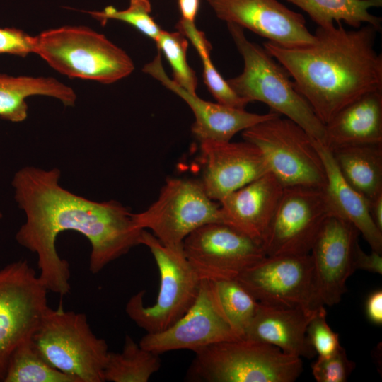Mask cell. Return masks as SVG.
Here are the masks:
<instances>
[{"label": "cell", "instance_id": "9a60e30c", "mask_svg": "<svg viewBox=\"0 0 382 382\" xmlns=\"http://www.w3.org/2000/svg\"><path fill=\"white\" fill-rule=\"evenodd\" d=\"M359 234L352 224L333 215L320 229L310 251L319 306H334L346 292V282L355 271L353 257Z\"/></svg>", "mask_w": 382, "mask_h": 382}, {"label": "cell", "instance_id": "d6a6232c", "mask_svg": "<svg viewBox=\"0 0 382 382\" xmlns=\"http://www.w3.org/2000/svg\"><path fill=\"white\" fill-rule=\"evenodd\" d=\"M355 368L341 346L327 357H318L312 364V374L317 382H345Z\"/></svg>", "mask_w": 382, "mask_h": 382}, {"label": "cell", "instance_id": "d4e9b609", "mask_svg": "<svg viewBox=\"0 0 382 382\" xmlns=\"http://www.w3.org/2000/svg\"><path fill=\"white\" fill-rule=\"evenodd\" d=\"M304 11L318 25L328 28L343 21L358 28L362 24L381 30V18L371 14V8L381 7L382 0H286Z\"/></svg>", "mask_w": 382, "mask_h": 382}, {"label": "cell", "instance_id": "ba28073f", "mask_svg": "<svg viewBox=\"0 0 382 382\" xmlns=\"http://www.w3.org/2000/svg\"><path fill=\"white\" fill-rule=\"evenodd\" d=\"M242 137L261 150L270 172L284 187H325V166L313 139L296 122L277 115L243 131Z\"/></svg>", "mask_w": 382, "mask_h": 382}, {"label": "cell", "instance_id": "4fadbf2b", "mask_svg": "<svg viewBox=\"0 0 382 382\" xmlns=\"http://www.w3.org/2000/svg\"><path fill=\"white\" fill-rule=\"evenodd\" d=\"M236 279L261 303L310 310L320 307L310 253L265 256Z\"/></svg>", "mask_w": 382, "mask_h": 382}, {"label": "cell", "instance_id": "3957f363", "mask_svg": "<svg viewBox=\"0 0 382 382\" xmlns=\"http://www.w3.org/2000/svg\"><path fill=\"white\" fill-rule=\"evenodd\" d=\"M228 32L243 57V71L227 80L231 88L250 103L257 100L271 111L301 126L313 139L325 144V125L296 89L287 70L264 47L250 42L243 28L227 23Z\"/></svg>", "mask_w": 382, "mask_h": 382}, {"label": "cell", "instance_id": "52a82bcc", "mask_svg": "<svg viewBox=\"0 0 382 382\" xmlns=\"http://www.w3.org/2000/svg\"><path fill=\"white\" fill-rule=\"evenodd\" d=\"M152 254L160 275V286L155 303L145 306L144 290L127 301L125 311L129 318L146 333L163 331L183 317L195 302L202 279L185 257L183 245H163L144 229L139 240Z\"/></svg>", "mask_w": 382, "mask_h": 382}, {"label": "cell", "instance_id": "1f68e13d", "mask_svg": "<svg viewBox=\"0 0 382 382\" xmlns=\"http://www.w3.org/2000/svg\"><path fill=\"white\" fill-rule=\"evenodd\" d=\"M306 337L318 357H327L340 347L339 334L334 332L326 320L325 306L319 307L310 320Z\"/></svg>", "mask_w": 382, "mask_h": 382}, {"label": "cell", "instance_id": "277c9868", "mask_svg": "<svg viewBox=\"0 0 382 382\" xmlns=\"http://www.w3.org/2000/svg\"><path fill=\"white\" fill-rule=\"evenodd\" d=\"M33 53L70 78L112 83L134 69L131 57L104 35L86 26L64 25L34 36Z\"/></svg>", "mask_w": 382, "mask_h": 382}, {"label": "cell", "instance_id": "8d00e7d4", "mask_svg": "<svg viewBox=\"0 0 382 382\" xmlns=\"http://www.w3.org/2000/svg\"><path fill=\"white\" fill-rule=\"evenodd\" d=\"M181 18L195 22L199 9V0H178Z\"/></svg>", "mask_w": 382, "mask_h": 382}, {"label": "cell", "instance_id": "8fae6325", "mask_svg": "<svg viewBox=\"0 0 382 382\" xmlns=\"http://www.w3.org/2000/svg\"><path fill=\"white\" fill-rule=\"evenodd\" d=\"M330 216L323 188L284 187L262 244L266 256L309 254Z\"/></svg>", "mask_w": 382, "mask_h": 382}, {"label": "cell", "instance_id": "f1b7e54d", "mask_svg": "<svg viewBox=\"0 0 382 382\" xmlns=\"http://www.w3.org/2000/svg\"><path fill=\"white\" fill-rule=\"evenodd\" d=\"M209 281L225 318L239 337L243 338L259 301L236 278Z\"/></svg>", "mask_w": 382, "mask_h": 382}, {"label": "cell", "instance_id": "8992f818", "mask_svg": "<svg viewBox=\"0 0 382 382\" xmlns=\"http://www.w3.org/2000/svg\"><path fill=\"white\" fill-rule=\"evenodd\" d=\"M40 354L56 369L79 382H103L109 352L82 313L47 308L30 337Z\"/></svg>", "mask_w": 382, "mask_h": 382}, {"label": "cell", "instance_id": "e0dca14e", "mask_svg": "<svg viewBox=\"0 0 382 382\" xmlns=\"http://www.w3.org/2000/svg\"><path fill=\"white\" fill-rule=\"evenodd\" d=\"M199 142L203 160L200 181L207 195L214 201L219 202L230 193L270 172L262 152L250 141Z\"/></svg>", "mask_w": 382, "mask_h": 382}, {"label": "cell", "instance_id": "7402d4cb", "mask_svg": "<svg viewBox=\"0 0 382 382\" xmlns=\"http://www.w3.org/2000/svg\"><path fill=\"white\" fill-rule=\"evenodd\" d=\"M325 144L382 143V90L369 92L341 109L327 124Z\"/></svg>", "mask_w": 382, "mask_h": 382}, {"label": "cell", "instance_id": "7c38bea8", "mask_svg": "<svg viewBox=\"0 0 382 382\" xmlns=\"http://www.w3.org/2000/svg\"><path fill=\"white\" fill-rule=\"evenodd\" d=\"M184 255L200 279L236 278L265 256L263 246L224 223H209L183 242Z\"/></svg>", "mask_w": 382, "mask_h": 382}, {"label": "cell", "instance_id": "ac0fdd59", "mask_svg": "<svg viewBox=\"0 0 382 382\" xmlns=\"http://www.w3.org/2000/svg\"><path fill=\"white\" fill-rule=\"evenodd\" d=\"M143 71L158 80L188 105L195 119L192 126V132L199 141H231L238 132L279 115L271 110L266 114L253 113L245 109L202 99L197 93L186 91L168 76L158 50L154 59L144 65Z\"/></svg>", "mask_w": 382, "mask_h": 382}, {"label": "cell", "instance_id": "44dd1931", "mask_svg": "<svg viewBox=\"0 0 382 382\" xmlns=\"http://www.w3.org/2000/svg\"><path fill=\"white\" fill-rule=\"evenodd\" d=\"M313 141L325 166L327 181L323 190L332 214L352 224L371 250L382 254V231L370 216L367 200L342 177L325 144Z\"/></svg>", "mask_w": 382, "mask_h": 382}, {"label": "cell", "instance_id": "6da1fadb", "mask_svg": "<svg viewBox=\"0 0 382 382\" xmlns=\"http://www.w3.org/2000/svg\"><path fill=\"white\" fill-rule=\"evenodd\" d=\"M60 177L57 168L25 166L14 173L11 185L14 199L25 215L16 240L37 255L39 277L48 291L63 296L70 292L71 274L69 263L57 251L59 233L74 231L88 240L89 270L97 274L139 245L144 229L121 203L76 195L60 185Z\"/></svg>", "mask_w": 382, "mask_h": 382}, {"label": "cell", "instance_id": "d6986e66", "mask_svg": "<svg viewBox=\"0 0 382 382\" xmlns=\"http://www.w3.org/2000/svg\"><path fill=\"white\" fill-rule=\"evenodd\" d=\"M284 189L274 174L265 173L219 202L224 223L262 245Z\"/></svg>", "mask_w": 382, "mask_h": 382}, {"label": "cell", "instance_id": "e575fe53", "mask_svg": "<svg viewBox=\"0 0 382 382\" xmlns=\"http://www.w3.org/2000/svg\"><path fill=\"white\" fill-rule=\"evenodd\" d=\"M353 265L355 270H361L366 272L382 274V255L376 251L372 250L366 253L357 244L353 257Z\"/></svg>", "mask_w": 382, "mask_h": 382}, {"label": "cell", "instance_id": "30bf717a", "mask_svg": "<svg viewBox=\"0 0 382 382\" xmlns=\"http://www.w3.org/2000/svg\"><path fill=\"white\" fill-rule=\"evenodd\" d=\"M47 292L26 260L0 269V381L12 353L31 337L48 307Z\"/></svg>", "mask_w": 382, "mask_h": 382}, {"label": "cell", "instance_id": "4dcf8cb0", "mask_svg": "<svg viewBox=\"0 0 382 382\" xmlns=\"http://www.w3.org/2000/svg\"><path fill=\"white\" fill-rule=\"evenodd\" d=\"M151 12L149 0H130L129 6L124 10L109 6L101 11H88V13L103 25L109 19L127 23L155 41L162 30L151 16Z\"/></svg>", "mask_w": 382, "mask_h": 382}, {"label": "cell", "instance_id": "f35d334b", "mask_svg": "<svg viewBox=\"0 0 382 382\" xmlns=\"http://www.w3.org/2000/svg\"><path fill=\"white\" fill-rule=\"evenodd\" d=\"M2 217H3V214H2V212H1V211L0 209V221L2 219Z\"/></svg>", "mask_w": 382, "mask_h": 382}, {"label": "cell", "instance_id": "5bb4252c", "mask_svg": "<svg viewBox=\"0 0 382 382\" xmlns=\"http://www.w3.org/2000/svg\"><path fill=\"white\" fill-rule=\"evenodd\" d=\"M238 339L221 311L210 282L202 279L197 296L185 314L163 331L146 333L139 344L158 354L178 349L195 353L217 342Z\"/></svg>", "mask_w": 382, "mask_h": 382}, {"label": "cell", "instance_id": "7a4b0ae2", "mask_svg": "<svg viewBox=\"0 0 382 382\" xmlns=\"http://www.w3.org/2000/svg\"><path fill=\"white\" fill-rule=\"evenodd\" d=\"M377 32L369 24L347 30L339 22L318 27L308 45L288 48L267 41L263 47L287 70L325 125L361 96L382 90V55L374 47Z\"/></svg>", "mask_w": 382, "mask_h": 382}, {"label": "cell", "instance_id": "83f0119b", "mask_svg": "<svg viewBox=\"0 0 382 382\" xmlns=\"http://www.w3.org/2000/svg\"><path fill=\"white\" fill-rule=\"evenodd\" d=\"M3 382H79L51 366L37 352L30 338L12 353Z\"/></svg>", "mask_w": 382, "mask_h": 382}, {"label": "cell", "instance_id": "ffe728a7", "mask_svg": "<svg viewBox=\"0 0 382 382\" xmlns=\"http://www.w3.org/2000/svg\"><path fill=\"white\" fill-rule=\"evenodd\" d=\"M317 309L281 307L259 302L243 338L273 345L300 358L311 359L316 353L308 342L306 330Z\"/></svg>", "mask_w": 382, "mask_h": 382}, {"label": "cell", "instance_id": "603a6c76", "mask_svg": "<svg viewBox=\"0 0 382 382\" xmlns=\"http://www.w3.org/2000/svg\"><path fill=\"white\" fill-rule=\"evenodd\" d=\"M45 96L59 100L65 106H74L75 91L53 77L13 76L0 74V118L21 122L28 117L26 98Z\"/></svg>", "mask_w": 382, "mask_h": 382}, {"label": "cell", "instance_id": "836d02e7", "mask_svg": "<svg viewBox=\"0 0 382 382\" xmlns=\"http://www.w3.org/2000/svg\"><path fill=\"white\" fill-rule=\"evenodd\" d=\"M34 37L15 28H0V54L25 57L33 53Z\"/></svg>", "mask_w": 382, "mask_h": 382}, {"label": "cell", "instance_id": "484cf974", "mask_svg": "<svg viewBox=\"0 0 382 382\" xmlns=\"http://www.w3.org/2000/svg\"><path fill=\"white\" fill-rule=\"evenodd\" d=\"M158 355L144 349L127 335L122 352L108 354L104 381L147 382L161 367Z\"/></svg>", "mask_w": 382, "mask_h": 382}, {"label": "cell", "instance_id": "4316f807", "mask_svg": "<svg viewBox=\"0 0 382 382\" xmlns=\"http://www.w3.org/2000/svg\"><path fill=\"white\" fill-rule=\"evenodd\" d=\"M176 28L189 39L196 49L203 66V79L209 91L217 103L232 108L245 109L250 103L240 97L217 71L210 57L212 46L204 33L198 30L195 22L180 18Z\"/></svg>", "mask_w": 382, "mask_h": 382}, {"label": "cell", "instance_id": "d590c367", "mask_svg": "<svg viewBox=\"0 0 382 382\" xmlns=\"http://www.w3.org/2000/svg\"><path fill=\"white\" fill-rule=\"evenodd\" d=\"M365 311L370 322L378 325L382 324L381 289H377L368 296L365 303Z\"/></svg>", "mask_w": 382, "mask_h": 382}, {"label": "cell", "instance_id": "5b68a950", "mask_svg": "<svg viewBox=\"0 0 382 382\" xmlns=\"http://www.w3.org/2000/svg\"><path fill=\"white\" fill-rule=\"evenodd\" d=\"M301 358L273 345L238 339L211 345L197 352L187 373L190 381L294 382Z\"/></svg>", "mask_w": 382, "mask_h": 382}, {"label": "cell", "instance_id": "9c48e42d", "mask_svg": "<svg viewBox=\"0 0 382 382\" xmlns=\"http://www.w3.org/2000/svg\"><path fill=\"white\" fill-rule=\"evenodd\" d=\"M217 202L207 195L200 180L172 178L151 206L132 216L138 226L151 230L163 245L178 247L202 226L224 223Z\"/></svg>", "mask_w": 382, "mask_h": 382}, {"label": "cell", "instance_id": "2e32d148", "mask_svg": "<svg viewBox=\"0 0 382 382\" xmlns=\"http://www.w3.org/2000/svg\"><path fill=\"white\" fill-rule=\"evenodd\" d=\"M216 16L288 48L313 42L303 16L277 0H207Z\"/></svg>", "mask_w": 382, "mask_h": 382}, {"label": "cell", "instance_id": "cb8c5ba5", "mask_svg": "<svg viewBox=\"0 0 382 382\" xmlns=\"http://www.w3.org/2000/svg\"><path fill=\"white\" fill-rule=\"evenodd\" d=\"M329 149L342 177L367 202L382 193V143Z\"/></svg>", "mask_w": 382, "mask_h": 382}, {"label": "cell", "instance_id": "f546056e", "mask_svg": "<svg viewBox=\"0 0 382 382\" xmlns=\"http://www.w3.org/2000/svg\"><path fill=\"white\" fill-rule=\"evenodd\" d=\"M173 70V81L186 91L196 93L198 85L195 71L187 59V39L180 31L162 30L154 41Z\"/></svg>", "mask_w": 382, "mask_h": 382}, {"label": "cell", "instance_id": "74e56055", "mask_svg": "<svg viewBox=\"0 0 382 382\" xmlns=\"http://www.w3.org/2000/svg\"><path fill=\"white\" fill-rule=\"evenodd\" d=\"M368 207L374 223L382 231V193L368 200Z\"/></svg>", "mask_w": 382, "mask_h": 382}]
</instances>
